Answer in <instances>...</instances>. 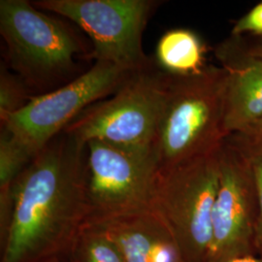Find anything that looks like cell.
I'll return each instance as SVG.
<instances>
[{
	"label": "cell",
	"instance_id": "cell-6",
	"mask_svg": "<svg viewBox=\"0 0 262 262\" xmlns=\"http://www.w3.org/2000/svg\"><path fill=\"white\" fill-rule=\"evenodd\" d=\"M39 9L69 19L89 36L95 61H105L129 72L155 60L147 56L142 38L152 13L154 0H38Z\"/></svg>",
	"mask_w": 262,
	"mask_h": 262
},
{
	"label": "cell",
	"instance_id": "cell-18",
	"mask_svg": "<svg viewBox=\"0 0 262 262\" xmlns=\"http://www.w3.org/2000/svg\"><path fill=\"white\" fill-rule=\"evenodd\" d=\"M239 134H244V135L251 136V137H262V119L253 124L248 130L245 131L244 133H239Z\"/></svg>",
	"mask_w": 262,
	"mask_h": 262
},
{
	"label": "cell",
	"instance_id": "cell-11",
	"mask_svg": "<svg viewBox=\"0 0 262 262\" xmlns=\"http://www.w3.org/2000/svg\"><path fill=\"white\" fill-rule=\"evenodd\" d=\"M93 223L103 227L126 262H186L167 225L152 209Z\"/></svg>",
	"mask_w": 262,
	"mask_h": 262
},
{
	"label": "cell",
	"instance_id": "cell-15",
	"mask_svg": "<svg viewBox=\"0 0 262 262\" xmlns=\"http://www.w3.org/2000/svg\"><path fill=\"white\" fill-rule=\"evenodd\" d=\"M34 95L19 76L4 63L0 67V122H6L11 116L20 111Z\"/></svg>",
	"mask_w": 262,
	"mask_h": 262
},
{
	"label": "cell",
	"instance_id": "cell-14",
	"mask_svg": "<svg viewBox=\"0 0 262 262\" xmlns=\"http://www.w3.org/2000/svg\"><path fill=\"white\" fill-rule=\"evenodd\" d=\"M35 156L11 131L0 132V196L7 195L13 184Z\"/></svg>",
	"mask_w": 262,
	"mask_h": 262
},
{
	"label": "cell",
	"instance_id": "cell-2",
	"mask_svg": "<svg viewBox=\"0 0 262 262\" xmlns=\"http://www.w3.org/2000/svg\"><path fill=\"white\" fill-rule=\"evenodd\" d=\"M0 34L5 64L30 93L48 94L74 81L78 59L93 57V48L66 20L28 0L0 1Z\"/></svg>",
	"mask_w": 262,
	"mask_h": 262
},
{
	"label": "cell",
	"instance_id": "cell-20",
	"mask_svg": "<svg viewBox=\"0 0 262 262\" xmlns=\"http://www.w3.org/2000/svg\"><path fill=\"white\" fill-rule=\"evenodd\" d=\"M251 46L253 48L254 52L262 55V37H259L257 40H255L253 44H251Z\"/></svg>",
	"mask_w": 262,
	"mask_h": 262
},
{
	"label": "cell",
	"instance_id": "cell-12",
	"mask_svg": "<svg viewBox=\"0 0 262 262\" xmlns=\"http://www.w3.org/2000/svg\"><path fill=\"white\" fill-rule=\"evenodd\" d=\"M207 52L205 42L196 32L188 28H174L159 39L154 60L169 75H196L208 66Z\"/></svg>",
	"mask_w": 262,
	"mask_h": 262
},
{
	"label": "cell",
	"instance_id": "cell-13",
	"mask_svg": "<svg viewBox=\"0 0 262 262\" xmlns=\"http://www.w3.org/2000/svg\"><path fill=\"white\" fill-rule=\"evenodd\" d=\"M67 262H126L117 244L96 223L86 222L77 236Z\"/></svg>",
	"mask_w": 262,
	"mask_h": 262
},
{
	"label": "cell",
	"instance_id": "cell-19",
	"mask_svg": "<svg viewBox=\"0 0 262 262\" xmlns=\"http://www.w3.org/2000/svg\"><path fill=\"white\" fill-rule=\"evenodd\" d=\"M209 262H262V257L258 255H250V256H242V257H236L228 260L224 261H209Z\"/></svg>",
	"mask_w": 262,
	"mask_h": 262
},
{
	"label": "cell",
	"instance_id": "cell-3",
	"mask_svg": "<svg viewBox=\"0 0 262 262\" xmlns=\"http://www.w3.org/2000/svg\"><path fill=\"white\" fill-rule=\"evenodd\" d=\"M226 74L207 66L199 74L169 75L154 150L159 170L213 154L228 137L225 127Z\"/></svg>",
	"mask_w": 262,
	"mask_h": 262
},
{
	"label": "cell",
	"instance_id": "cell-7",
	"mask_svg": "<svg viewBox=\"0 0 262 262\" xmlns=\"http://www.w3.org/2000/svg\"><path fill=\"white\" fill-rule=\"evenodd\" d=\"M86 144L89 217L98 222L151 209L159 172L154 150H127L103 141Z\"/></svg>",
	"mask_w": 262,
	"mask_h": 262
},
{
	"label": "cell",
	"instance_id": "cell-10",
	"mask_svg": "<svg viewBox=\"0 0 262 262\" xmlns=\"http://www.w3.org/2000/svg\"><path fill=\"white\" fill-rule=\"evenodd\" d=\"M215 55L226 74L225 131L228 136L244 133L262 119V55L232 35L215 48Z\"/></svg>",
	"mask_w": 262,
	"mask_h": 262
},
{
	"label": "cell",
	"instance_id": "cell-21",
	"mask_svg": "<svg viewBox=\"0 0 262 262\" xmlns=\"http://www.w3.org/2000/svg\"><path fill=\"white\" fill-rule=\"evenodd\" d=\"M66 262H67V261H66Z\"/></svg>",
	"mask_w": 262,
	"mask_h": 262
},
{
	"label": "cell",
	"instance_id": "cell-1",
	"mask_svg": "<svg viewBox=\"0 0 262 262\" xmlns=\"http://www.w3.org/2000/svg\"><path fill=\"white\" fill-rule=\"evenodd\" d=\"M89 217L86 144L61 132L0 196V262H66Z\"/></svg>",
	"mask_w": 262,
	"mask_h": 262
},
{
	"label": "cell",
	"instance_id": "cell-9",
	"mask_svg": "<svg viewBox=\"0 0 262 262\" xmlns=\"http://www.w3.org/2000/svg\"><path fill=\"white\" fill-rule=\"evenodd\" d=\"M217 159L219 187L206 262L257 255L255 235L259 208L251 165L229 136L219 148Z\"/></svg>",
	"mask_w": 262,
	"mask_h": 262
},
{
	"label": "cell",
	"instance_id": "cell-16",
	"mask_svg": "<svg viewBox=\"0 0 262 262\" xmlns=\"http://www.w3.org/2000/svg\"><path fill=\"white\" fill-rule=\"evenodd\" d=\"M229 137L243 151L253 171L259 208L255 250L257 255L262 257V137H251L244 134H232Z\"/></svg>",
	"mask_w": 262,
	"mask_h": 262
},
{
	"label": "cell",
	"instance_id": "cell-8",
	"mask_svg": "<svg viewBox=\"0 0 262 262\" xmlns=\"http://www.w3.org/2000/svg\"><path fill=\"white\" fill-rule=\"evenodd\" d=\"M131 72L95 61L74 81L48 94L34 95L20 111L1 124L34 156L91 105L115 94Z\"/></svg>",
	"mask_w": 262,
	"mask_h": 262
},
{
	"label": "cell",
	"instance_id": "cell-5",
	"mask_svg": "<svg viewBox=\"0 0 262 262\" xmlns=\"http://www.w3.org/2000/svg\"><path fill=\"white\" fill-rule=\"evenodd\" d=\"M217 150L158 172L151 209L173 235L186 262H206L219 187Z\"/></svg>",
	"mask_w": 262,
	"mask_h": 262
},
{
	"label": "cell",
	"instance_id": "cell-17",
	"mask_svg": "<svg viewBox=\"0 0 262 262\" xmlns=\"http://www.w3.org/2000/svg\"><path fill=\"white\" fill-rule=\"evenodd\" d=\"M250 33L262 37V1L235 23L232 36H243Z\"/></svg>",
	"mask_w": 262,
	"mask_h": 262
},
{
	"label": "cell",
	"instance_id": "cell-4",
	"mask_svg": "<svg viewBox=\"0 0 262 262\" xmlns=\"http://www.w3.org/2000/svg\"><path fill=\"white\" fill-rule=\"evenodd\" d=\"M168 79L155 62L131 72L112 97L91 105L64 132L84 144L99 140L127 150H154Z\"/></svg>",
	"mask_w": 262,
	"mask_h": 262
}]
</instances>
